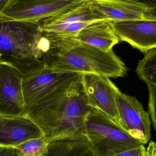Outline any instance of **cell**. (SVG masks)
Instances as JSON below:
<instances>
[{
	"instance_id": "1",
	"label": "cell",
	"mask_w": 156,
	"mask_h": 156,
	"mask_svg": "<svg viewBox=\"0 0 156 156\" xmlns=\"http://www.w3.org/2000/svg\"><path fill=\"white\" fill-rule=\"evenodd\" d=\"M93 108L88 104L81 80L27 106L24 115L38 126L49 143L86 136L85 120Z\"/></svg>"
},
{
	"instance_id": "2",
	"label": "cell",
	"mask_w": 156,
	"mask_h": 156,
	"mask_svg": "<svg viewBox=\"0 0 156 156\" xmlns=\"http://www.w3.org/2000/svg\"><path fill=\"white\" fill-rule=\"evenodd\" d=\"M41 23L0 22V60L18 70L23 77L45 67L33 53Z\"/></svg>"
},
{
	"instance_id": "3",
	"label": "cell",
	"mask_w": 156,
	"mask_h": 156,
	"mask_svg": "<svg viewBox=\"0 0 156 156\" xmlns=\"http://www.w3.org/2000/svg\"><path fill=\"white\" fill-rule=\"evenodd\" d=\"M51 67L55 71L94 73L109 78L124 77L127 74L125 64L112 49L105 51L77 41Z\"/></svg>"
},
{
	"instance_id": "4",
	"label": "cell",
	"mask_w": 156,
	"mask_h": 156,
	"mask_svg": "<svg viewBox=\"0 0 156 156\" xmlns=\"http://www.w3.org/2000/svg\"><path fill=\"white\" fill-rule=\"evenodd\" d=\"M85 131V135L97 156H112L143 145L95 108L86 117Z\"/></svg>"
},
{
	"instance_id": "5",
	"label": "cell",
	"mask_w": 156,
	"mask_h": 156,
	"mask_svg": "<svg viewBox=\"0 0 156 156\" xmlns=\"http://www.w3.org/2000/svg\"><path fill=\"white\" fill-rule=\"evenodd\" d=\"M92 0H8L0 12V22L41 23L72 11Z\"/></svg>"
},
{
	"instance_id": "6",
	"label": "cell",
	"mask_w": 156,
	"mask_h": 156,
	"mask_svg": "<svg viewBox=\"0 0 156 156\" xmlns=\"http://www.w3.org/2000/svg\"><path fill=\"white\" fill-rule=\"evenodd\" d=\"M83 73L55 71L45 66L23 77V94L27 107L38 103L63 88L82 80Z\"/></svg>"
},
{
	"instance_id": "7",
	"label": "cell",
	"mask_w": 156,
	"mask_h": 156,
	"mask_svg": "<svg viewBox=\"0 0 156 156\" xmlns=\"http://www.w3.org/2000/svg\"><path fill=\"white\" fill-rule=\"evenodd\" d=\"M82 82L89 105L124 128L118 110L120 90L115 84L106 76L91 73H83Z\"/></svg>"
},
{
	"instance_id": "8",
	"label": "cell",
	"mask_w": 156,
	"mask_h": 156,
	"mask_svg": "<svg viewBox=\"0 0 156 156\" xmlns=\"http://www.w3.org/2000/svg\"><path fill=\"white\" fill-rule=\"evenodd\" d=\"M105 21L109 20L96 11L90 2L67 12L44 19L39 28L59 36L72 37L89 26Z\"/></svg>"
},
{
	"instance_id": "9",
	"label": "cell",
	"mask_w": 156,
	"mask_h": 156,
	"mask_svg": "<svg viewBox=\"0 0 156 156\" xmlns=\"http://www.w3.org/2000/svg\"><path fill=\"white\" fill-rule=\"evenodd\" d=\"M23 78L14 68L0 64V115L9 117L24 115L27 106L23 94Z\"/></svg>"
},
{
	"instance_id": "10",
	"label": "cell",
	"mask_w": 156,
	"mask_h": 156,
	"mask_svg": "<svg viewBox=\"0 0 156 156\" xmlns=\"http://www.w3.org/2000/svg\"><path fill=\"white\" fill-rule=\"evenodd\" d=\"M119 115L125 130L143 145L151 138L152 122L148 112L135 96L121 91L118 95Z\"/></svg>"
},
{
	"instance_id": "11",
	"label": "cell",
	"mask_w": 156,
	"mask_h": 156,
	"mask_svg": "<svg viewBox=\"0 0 156 156\" xmlns=\"http://www.w3.org/2000/svg\"><path fill=\"white\" fill-rule=\"evenodd\" d=\"M119 41L145 54L156 48V20L144 19L111 22Z\"/></svg>"
},
{
	"instance_id": "12",
	"label": "cell",
	"mask_w": 156,
	"mask_h": 156,
	"mask_svg": "<svg viewBox=\"0 0 156 156\" xmlns=\"http://www.w3.org/2000/svg\"><path fill=\"white\" fill-rule=\"evenodd\" d=\"M42 137L43 132L27 116L0 115V147H13L30 139Z\"/></svg>"
},
{
	"instance_id": "13",
	"label": "cell",
	"mask_w": 156,
	"mask_h": 156,
	"mask_svg": "<svg viewBox=\"0 0 156 156\" xmlns=\"http://www.w3.org/2000/svg\"><path fill=\"white\" fill-rule=\"evenodd\" d=\"M92 7L111 22L143 20L147 8L130 0H92Z\"/></svg>"
},
{
	"instance_id": "14",
	"label": "cell",
	"mask_w": 156,
	"mask_h": 156,
	"mask_svg": "<svg viewBox=\"0 0 156 156\" xmlns=\"http://www.w3.org/2000/svg\"><path fill=\"white\" fill-rule=\"evenodd\" d=\"M80 43L86 44L105 51H110L119 42L112 28L111 22L105 21L94 23L72 37Z\"/></svg>"
},
{
	"instance_id": "15",
	"label": "cell",
	"mask_w": 156,
	"mask_h": 156,
	"mask_svg": "<svg viewBox=\"0 0 156 156\" xmlns=\"http://www.w3.org/2000/svg\"><path fill=\"white\" fill-rule=\"evenodd\" d=\"M43 156H97L86 136L69 137L49 142Z\"/></svg>"
},
{
	"instance_id": "16",
	"label": "cell",
	"mask_w": 156,
	"mask_h": 156,
	"mask_svg": "<svg viewBox=\"0 0 156 156\" xmlns=\"http://www.w3.org/2000/svg\"><path fill=\"white\" fill-rule=\"evenodd\" d=\"M136 73L147 85L156 84V48L145 53L138 61Z\"/></svg>"
},
{
	"instance_id": "17",
	"label": "cell",
	"mask_w": 156,
	"mask_h": 156,
	"mask_svg": "<svg viewBox=\"0 0 156 156\" xmlns=\"http://www.w3.org/2000/svg\"><path fill=\"white\" fill-rule=\"evenodd\" d=\"M48 144L42 137L30 139L13 147L18 156H43L47 153Z\"/></svg>"
},
{
	"instance_id": "18",
	"label": "cell",
	"mask_w": 156,
	"mask_h": 156,
	"mask_svg": "<svg viewBox=\"0 0 156 156\" xmlns=\"http://www.w3.org/2000/svg\"><path fill=\"white\" fill-rule=\"evenodd\" d=\"M148 90V113L156 133V84L147 85Z\"/></svg>"
},
{
	"instance_id": "19",
	"label": "cell",
	"mask_w": 156,
	"mask_h": 156,
	"mask_svg": "<svg viewBox=\"0 0 156 156\" xmlns=\"http://www.w3.org/2000/svg\"><path fill=\"white\" fill-rule=\"evenodd\" d=\"M146 149L144 145H143L136 148L116 154L112 156H142L145 152Z\"/></svg>"
},
{
	"instance_id": "20",
	"label": "cell",
	"mask_w": 156,
	"mask_h": 156,
	"mask_svg": "<svg viewBox=\"0 0 156 156\" xmlns=\"http://www.w3.org/2000/svg\"><path fill=\"white\" fill-rule=\"evenodd\" d=\"M146 7L147 9L156 7V0H130Z\"/></svg>"
},
{
	"instance_id": "21",
	"label": "cell",
	"mask_w": 156,
	"mask_h": 156,
	"mask_svg": "<svg viewBox=\"0 0 156 156\" xmlns=\"http://www.w3.org/2000/svg\"><path fill=\"white\" fill-rule=\"evenodd\" d=\"M16 150L13 147H4L0 148V156H15Z\"/></svg>"
},
{
	"instance_id": "22",
	"label": "cell",
	"mask_w": 156,
	"mask_h": 156,
	"mask_svg": "<svg viewBox=\"0 0 156 156\" xmlns=\"http://www.w3.org/2000/svg\"><path fill=\"white\" fill-rule=\"evenodd\" d=\"M145 156H156V143L151 141L146 149Z\"/></svg>"
},
{
	"instance_id": "23",
	"label": "cell",
	"mask_w": 156,
	"mask_h": 156,
	"mask_svg": "<svg viewBox=\"0 0 156 156\" xmlns=\"http://www.w3.org/2000/svg\"><path fill=\"white\" fill-rule=\"evenodd\" d=\"M144 19L156 20V7L147 9L144 13Z\"/></svg>"
},
{
	"instance_id": "24",
	"label": "cell",
	"mask_w": 156,
	"mask_h": 156,
	"mask_svg": "<svg viewBox=\"0 0 156 156\" xmlns=\"http://www.w3.org/2000/svg\"><path fill=\"white\" fill-rule=\"evenodd\" d=\"M8 0H0V12L2 11V8L6 4Z\"/></svg>"
},
{
	"instance_id": "25",
	"label": "cell",
	"mask_w": 156,
	"mask_h": 156,
	"mask_svg": "<svg viewBox=\"0 0 156 156\" xmlns=\"http://www.w3.org/2000/svg\"><path fill=\"white\" fill-rule=\"evenodd\" d=\"M145 152L144 153V154H143L142 155V156H145Z\"/></svg>"
},
{
	"instance_id": "26",
	"label": "cell",
	"mask_w": 156,
	"mask_h": 156,
	"mask_svg": "<svg viewBox=\"0 0 156 156\" xmlns=\"http://www.w3.org/2000/svg\"><path fill=\"white\" fill-rule=\"evenodd\" d=\"M2 64V62H1V60H0V64Z\"/></svg>"
},
{
	"instance_id": "27",
	"label": "cell",
	"mask_w": 156,
	"mask_h": 156,
	"mask_svg": "<svg viewBox=\"0 0 156 156\" xmlns=\"http://www.w3.org/2000/svg\"><path fill=\"white\" fill-rule=\"evenodd\" d=\"M1 147H0V148H1Z\"/></svg>"
}]
</instances>
